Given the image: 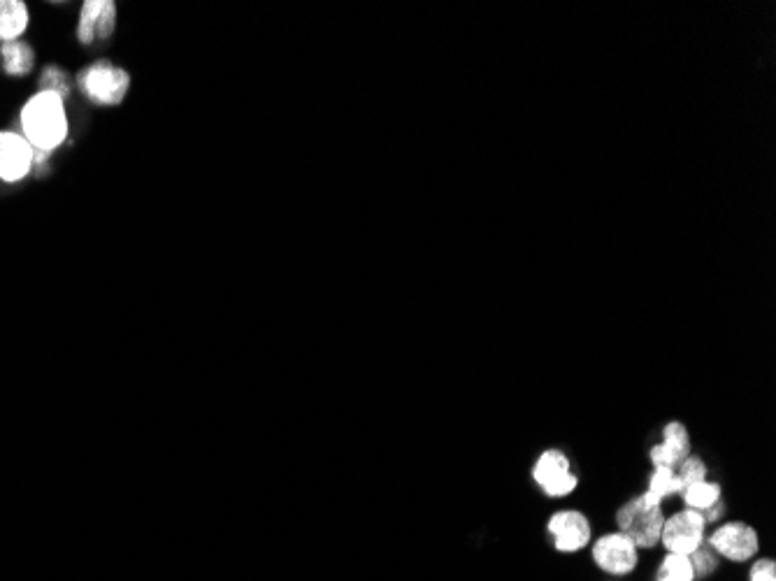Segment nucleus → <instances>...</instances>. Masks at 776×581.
I'll return each mask as SVG.
<instances>
[{
    "instance_id": "2",
    "label": "nucleus",
    "mask_w": 776,
    "mask_h": 581,
    "mask_svg": "<svg viewBox=\"0 0 776 581\" xmlns=\"http://www.w3.org/2000/svg\"><path fill=\"white\" fill-rule=\"evenodd\" d=\"M665 509L658 502H653L639 493L628 502L616 509V526L637 549H653L660 544V533H663Z\"/></svg>"
},
{
    "instance_id": "3",
    "label": "nucleus",
    "mask_w": 776,
    "mask_h": 581,
    "mask_svg": "<svg viewBox=\"0 0 776 581\" xmlns=\"http://www.w3.org/2000/svg\"><path fill=\"white\" fill-rule=\"evenodd\" d=\"M530 475H533V482L540 486L544 496L553 500L572 496L579 486V477L574 475L570 458L560 449L542 451L535 458Z\"/></svg>"
},
{
    "instance_id": "17",
    "label": "nucleus",
    "mask_w": 776,
    "mask_h": 581,
    "mask_svg": "<svg viewBox=\"0 0 776 581\" xmlns=\"http://www.w3.org/2000/svg\"><path fill=\"white\" fill-rule=\"evenodd\" d=\"M674 472H677L679 482H681V491L686 489V486L691 484H698V482H704V479H709V468H707V461L700 456H686L684 461H681L677 468H674Z\"/></svg>"
},
{
    "instance_id": "21",
    "label": "nucleus",
    "mask_w": 776,
    "mask_h": 581,
    "mask_svg": "<svg viewBox=\"0 0 776 581\" xmlns=\"http://www.w3.org/2000/svg\"><path fill=\"white\" fill-rule=\"evenodd\" d=\"M725 509H728V507H725V500H718L716 505H711L707 509V512H702V519L707 521V526H709V523H718L725 516Z\"/></svg>"
},
{
    "instance_id": "12",
    "label": "nucleus",
    "mask_w": 776,
    "mask_h": 581,
    "mask_svg": "<svg viewBox=\"0 0 776 581\" xmlns=\"http://www.w3.org/2000/svg\"><path fill=\"white\" fill-rule=\"evenodd\" d=\"M0 61H3V70L7 75L26 77L35 66V52L24 40L3 42L0 45Z\"/></svg>"
},
{
    "instance_id": "15",
    "label": "nucleus",
    "mask_w": 776,
    "mask_h": 581,
    "mask_svg": "<svg viewBox=\"0 0 776 581\" xmlns=\"http://www.w3.org/2000/svg\"><path fill=\"white\" fill-rule=\"evenodd\" d=\"M681 500H684L686 509H695V512H707L711 505H716L718 500H723V486L718 482H711V479H704V482L691 484L681 491Z\"/></svg>"
},
{
    "instance_id": "8",
    "label": "nucleus",
    "mask_w": 776,
    "mask_h": 581,
    "mask_svg": "<svg viewBox=\"0 0 776 581\" xmlns=\"http://www.w3.org/2000/svg\"><path fill=\"white\" fill-rule=\"evenodd\" d=\"M591 554L595 565L614 577L630 575L639 563V549L619 530L616 533H605L591 542Z\"/></svg>"
},
{
    "instance_id": "18",
    "label": "nucleus",
    "mask_w": 776,
    "mask_h": 581,
    "mask_svg": "<svg viewBox=\"0 0 776 581\" xmlns=\"http://www.w3.org/2000/svg\"><path fill=\"white\" fill-rule=\"evenodd\" d=\"M691 565H693V575L695 579H707L716 572L718 568V558H716V551L709 547L707 542L702 544V547H698L693 551L691 556Z\"/></svg>"
},
{
    "instance_id": "1",
    "label": "nucleus",
    "mask_w": 776,
    "mask_h": 581,
    "mask_svg": "<svg viewBox=\"0 0 776 581\" xmlns=\"http://www.w3.org/2000/svg\"><path fill=\"white\" fill-rule=\"evenodd\" d=\"M21 135L35 152L49 154L68 138V114L63 98L54 91H38L21 107Z\"/></svg>"
},
{
    "instance_id": "16",
    "label": "nucleus",
    "mask_w": 776,
    "mask_h": 581,
    "mask_svg": "<svg viewBox=\"0 0 776 581\" xmlns=\"http://www.w3.org/2000/svg\"><path fill=\"white\" fill-rule=\"evenodd\" d=\"M656 581H695L691 558L681 554H667L660 561Z\"/></svg>"
},
{
    "instance_id": "4",
    "label": "nucleus",
    "mask_w": 776,
    "mask_h": 581,
    "mask_svg": "<svg viewBox=\"0 0 776 581\" xmlns=\"http://www.w3.org/2000/svg\"><path fill=\"white\" fill-rule=\"evenodd\" d=\"M77 84L84 96L93 100V103L119 105L126 98L131 77H128L126 70L112 66V63L98 61L79 73Z\"/></svg>"
},
{
    "instance_id": "19",
    "label": "nucleus",
    "mask_w": 776,
    "mask_h": 581,
    "mask_svg": "<svg viewBox=\"0 0 776 581\" xmlns=\"http://www.w3.org/2000/svg\"><path fill=\"white\" fill-rule=\"evenodd\" d=\"M40 91H54L63 98L68 93V77L59 68H47L40 77Z\"/></svg>"
},
{
    "instance_id": "14",
    "label": "nucleus",
    "mask_w": 776,
    "mask_h": 581,
    "mask_svg": "<svg viewBox=\"0 0 776 581\" xmlns=\"http://www.w3.org/2000/svg\"><path fill=\"white\" fill-rule=\"evenodd\" d=\"M644 496L653 502H658V505H663V502L670 498H679L681 482L674 468H653V472L649 475V482H646Z\"/></svg>"
},
{
    "instance_id": "7",
    "label": "nucleus",
    "mask_w": 776,
    "mask_h": 581,
    "mask_svg": "<svg viewBox=\"0 0 776 581\" xmlns=\"http://www.w3.org/2000/svg\"><path fill=\"white\" fill-rule=\"evenodd\" d=\"M546 533L553 537V547L560 554H577V551L591 547L593 542L591 521L579 509H558L556 514H551Z\"/></svg>"
},
{
    "instance_id": "9",
    "label": "nucleus",
    "mask_w": 776,
    "mask_h": 581,
    "mask_svg": "<svg viewBox=\"0 0 776 581\" xmlns=\"http://www.w3.org/2000/svg\"><path fill=\"white\" fill-rule=\"evenodd\" d=\"M35 163V149L24 135L0 131V179L7 184L21 182Z\"/></svg>"
},
{
    "instance_id": "11",
    "label": "nucleus",
    "mask_w": 776,
    "mask_h": 581,
    "mask_svg": "<svg viewBox=\"0 0 776 581\" xmlns=\"http://www.w3.org/2000/svg\"><path fill=\"white\" fill-rule=\"evenodd\" d=\"M663 440L649 449L653 468H677L686 456H691V433L681 421H670L663 426Z\"/></svg>"
},
{
    "instance_id": "10",
    "label": "nucleus",
    "mask_w": 776,
    "mask_h": 581,
    "mask_svg": "<svg viewBox=\"0 0 776 581\" xmlns=\"http://www.w3.org/2000/svg\"><path fill=\"white\" fill-rule=\"evenodd\" d=\"M117 26V5L112 0H89L82 5L79 14L77 38L82 45H93V42L107 40Z\"/></svg>"
},
{
    "instance_id": "13",
    "label": "nucleus",
    "mask_w": 776,
    "mask_h": 581,
    "mask_svg": "<svg viewBox=\"0 0 776 581\" xmlns=\"http://www.w3.org/2000/svg\"><path fill=\"white\" fill-rule=\"evenodd\" d=\"M28 28V7L21 0H0V42L21 40Z\"/></svg>"
},
{
    "instance_id": "5",
    "label": "nucleus",
    "mask_w": 776,
    "mask_h": 581,
    "mask_svg": "<svg viewBox=\"0 0 776 581\" xmlns=\"http://www.w3.org/2000/svg\"><path fill=\"white\" fill-rule=\"evenodd\" d=\"M704 540H707V521L700 512L679 509L672 516H665L660 544L667 549V554L691 556L695 549L702 547Z\"/></svg>"
},
{
    "instance_id": "6",
    "label": "nucleus",
    "mask_w": 776,
    "mask_h": 581,
    "mask_svg": "<svg viewBox=\"0 0 776 581\" xmlns=\"http://www.w3.org/2000/svg\"><path fill=\"white\" fill-rule=\"evenodd\" d=\"M704 542L716 551V556L728 558L732 563L751 561L760 549V537L756 528L744 521L721 523Z\"/></svg>"
},
{
    "instance_id": "20",
    "label": "nucleus",
    "mask_w": 776,
    "mask_h": 581,
    "mask_svg": "<svg viewBox=\"0 0 776 581\" xmlns=\"http://www.w3.org/2000/svg\"><path fill=\"white\" fill-rule=\"evenodd\" d=\"M749 581H776V565L772 558H760V561L753 563Z\"/></svg>"
}]
</instances>
